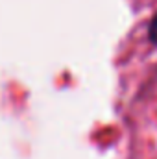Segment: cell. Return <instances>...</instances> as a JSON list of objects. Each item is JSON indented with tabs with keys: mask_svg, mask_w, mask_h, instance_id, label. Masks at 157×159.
I'll list each match as a JSON object with an SVG mask.
<instances>
[{
	"mask_svg": "<svg viewBox=\"0 0 157 159\" xmlns=\"http://www.w3.org/2000/svg\"><path fill=\"white\" fill-rule=\"evenodd\" d=\"M150 39H152V43L157 44V15L154 17L152 24H150Z\"/></svg>",
	"mask_w": 157,
	"mask_h": 159,
	"instance_id": "cell-1",
	"label": "cell"
}]
</instances>
